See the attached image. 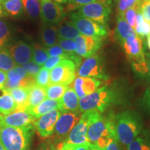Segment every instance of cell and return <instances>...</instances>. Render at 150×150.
Masks as SVG:
<instances>
[{"mask_svg": "<svg viewBox=\"0 0 150 150\" xmlns=\"http://www.w3.org/2000/svg\"><path fill=\"white\" fill-rule=\"evenodd\" d=\"M22 67L25 70L26 72L29 76H33V77H35L38 73L40 70L41 66L38 65L36 63H34L33 61H31L29 63H27V64L24 65Z\"/></svg>", "mask_w": 150, "mask_h": 150, "instance_id": "60d3db41", "label": "cell"}, {"mask_svg": "<svg viewBox=\"0 0 150 150\" xmlns=\"http://www.w3.org/2000/svg\"><path fill=\"white\" fill-rule=\"evenodd\" d=\"M8 93L16 103L17 108L16 111H27L29 103V88L19 87L11 90Z\"/></svg>", "mask_w": 150, "mask_h": 150, "instance_id": "7402d4cb", "label": "cell"}, {"mask_svg": "<svg viewBox=\"0 0 150 150\" xmlns=\"http://www.w3.org/2000/svg\"><path fill=\"white\" fill-rule=\"evenodd\" d=\"M0 150H6L5 149V147L3 146L2 144H1V142H0Z\"/></svg>", "mask_w": 150, "mask_h": 150, "instance_id": "11a10c76", "label": "cell"}, {"mask_svg": "<svg viewBox=\"0 0 150 150\" xmlns=\"http://www.w3.org/2000/svg\"><path fill=\"white\" fill-rule=\"evenodd\" d=\"M36 118L28 111H15L9 115L0 114V126L24 127L32 125Z\"/></svg>", "mask_w": 150, "mask_h": 150, "instance_id": "e0dca14e", "label": "cell"}, {"mask_svg": "<svg viewBox=\"0 0 150 150\" xmlns=\"http://www.w3.org/2000/svg\"><path fill=\"white\" fill-rule=\"evenodd\" d=\"M81 116L80 111L61 112L54 129L56 138L60 141L62 140L65 141L73 127L80 120Z\"/></svg>", "mask_w": 150, "mask_h": 150, "instance_id": "7c38bea8", "label": "cell"}, {"mask_svg": "<svg viewBox=\"0 0 150 150\" xmlns=\"http://www.w3.org/2000/svg\"><path fill=\"white\" fill-rule=\"evenodd\" d=\"M11 38V30L8 22L0 19V49L8 45Z\"/></svg>", "mask_w": 150, "mask_h": 150, "instance_id": "d6a6232c", "label": "cell"}, {"mask_svg": "<svg viewBox=\"0 0 150 150\" xmlns=\"http://www.w3.org/2000/svg\"><path fill=\"white\" fill-rule=\"evenodd\" d=\"M61 114L59 110H54L35 120L33 126L41 138H48L54 134L55 125Z\"/></svg>", "mask_w": 150, "mask_h": 150, "instance_id": "4fadbf2b", "label": "cell"}, {"mask_svg": "<svg viewBox=\"0 0 150 150\" xmlns=\"http://www.w3.org/2000/svg\"><path fill=\"white\" fill-rule=\"evenodd\" d=\"M12 56L15 63L18 66H23L32 61L33 46L23 41L9 45L6 47Z\"/></svg>", "mask_w": 150, "mask_h": 150, "instance_id": "9a60e30c", "label": "cell"}, {"mask_svg": "<svg viewBox=\"0 0 150 150\" xmlns=\"http://www.w3.org/2000/svg\"><path fill=\"white\" fill-rule=\"evenodd\" d=\"M35 83L41 86V87L45 88L47 87L50 84H51V82H50V71L44 67H41L40 70L35 76Z\"/></svg>", "mask_w": 150, "mask_h": 150, "instance_id": "836d02e7", "label": "cell"}, {"mask_svg": "<svg viewBox=\"0 0 150 150\" xmlns=\"http://www.w3.org/2000/svg\"><path fill=\"white\" fill-rule=\"evenodd\" d=\"M33 134V125L24 127L0 126V142L6 150H28Z\"/></svg>", "mask_w": 150, "mask_h": 150, "instance_id": "7a4b0ae2", "label": "cell"}, {"mask_svg": "<svg viewBox=\"0 0 150 150\" xmlns=\"http://www.w3.org/2000/svg\"><path fill=\"white\" fill-rule=\"evenodd\" d=\"M117 16L123 18L124 14L129 8L135 6H140L141 4L138 2V0H117Z\"/></svg>", "mask_w": 150, "mask_h": 150, "instance_id": "e575fe53", "label": "cell"}, {"mask_svg": "<svg viewBox=\"0 0 150 150\" xmlns=\"http://www.w3.org/2000/svg\"><path fill=\"white\" fill-rule=\"evenodd\" d=\"M63 150H91V145L90 143L82 145H64L60 144Z\"/></svg>", "mask_w": 150, "mask_h": 150, "instance_id": "f6af8a7d", "label": "cell"}, {"mask_svg": "<svg viewBox=\"0 0 150 150\" xmlns=\"http://www.w3.org/2000/svg\"><path fill=\"white\" fill-rule=\"evenodd\" d=\"M61 108V102L60 100H53L47 99H45L42 102L38 105L35 107L27 110L31 115L35 118H39L41 116L52 111L54 110H59Z\"/></svg>", "mask_w": 150, "mask_h": 150, "instance_id": "44dd1931", "label": "cell"}, {"mask_svg": "<svg viewBox=\"0 0 150 150\" xmlns=\"http://www.w3.org/2000/svg\"><path fill=\"white\" fill-rule=\"evenodd\" d=\"M76 43V55L82 58H88L97 54L102 45V39L86 36L81 34L75 39Z\"/></svg>", "mask_w": 150, "mask_h": 150, "instance_id": "5bb4252c", "label": "cell"}, {"mask_svg": "<svg viewBox=\"0 0 150 150\" xmlns=\"http://www.w3.org/2000/svg\"></svg>", "mask_w": 150, "mask_h": 150, "instance_id": "91938a15", "label": "cell"}, {"mask_svg": "<svg viewBox=\"0 0 150 150\" xmlns=\"http://www.w3.org/2000/svg\"><path fill=\"white\" fill-rule=\"evenodd\" d=\"M7 80L4 88L7 91L19 87L29 88L35 83V79L29 76L22 66H16L6 72Z\"/></svg>", "mask_w": 150, "mask_h": 150, "instance_id": "30bf717a", "label": "cell"}, {"mask_svg": "<svg viewBox=\"0 0 150 150\" xmlns=\"http://www.w3.org/2000/svg\"><path fill=\"white\" fill-rule=\"evenodd\" d=\"M56 150H63V148L61 147V145H60V144H59V145H58L57 149H56Z\"/></svg>", "mask_w": 150, "mask_h": 150, "instance_id": "9f6ffc18", "label": "cell"}, {"mask_svg": "<svg viewBox=\"0 0 150 150\" xmlns=\"http://www.w3.org/2000/svg\"><path fill=\"white\" fill-rule=\"evenodd\" d=\"M91 150H104V149H102V148H99L96 145H91Z\"/></svg>", "mask_w": 150, "mask_h": 150, "instance_id": "816d5d0a", "label": "cell"}, {"mask_svg": "<svg viewBox=\"0 0 150 150\" xmlns=\"http://www.w3.org/2000/svg\"><path fill=\"white\" fill-rule=\"evenodd\" d=\"M76 70V65L72 60L63 59L50 70V82L52 84L70 85L75 80Z\"/></svg>", "mask_w": 150, "mask_h": 150, "instance_id": "9c48e42d", "label": "cell"}, {"mask_svg": "<svg viewBox=\"0 0 150 150\" xmlns=\"http://www.w3.org/2000/svg\"><path fill=\"white\" fill-rule=\"evenodd\" d=\"M147 43L148 48H149V50H150V35L147 36Z\"/></svg>", "mask_w": 150, "mask_h": 150, "instance_id": "db71d44e", "label": "cell"}, {"mask_svg": "<svg viewBox=\"0 0 150 150\" xmlns=\"http://www.w3.org/2000/svg\"><path fill=\"white\" fill-rule=\"evenodd\" d=\"M38 150H56L54 144H52L50 141H47L40 146Z\"/></svg>", "mask_w": 150, "mask_h": 150, "instance_id": "7dc6e473", "label": "cell"}, {"mask_svg": "<svg viewBox=\"0 0 150 150\" xmlns=\"http://www.w3.org/2000/svg\"><path fill=\"white\" fill-rule=\"evenodd\" d=\"M102 84V81L98 79L78 76L73 82L72 88L81 99L96 91Z\"/></svg>", "mask_w": 150, "mask_h": 150, "instance_id": "ac0fdd59", "label": "cell"}, {"mask_svg": "<svg viewBox=\"0 0 150 150\" xmlns=\"http://www.w3.org/2000/svg\"><path fill=\"white\" fill-rule=\"evenodd\" d=\"M33 46V56L32 61L36 63L40 66L44 65L47 60L49 59L50 56L47 51V49L38 44V43H34L32 45Z\"/></svg>", "mask_w": 150, "mask_h": 150, "instance_id": "4dcf8cb0", "label": "cell"}, {"mask_svg": "<svg viewBox=\"0 0 150 150\" xmlns=\"http://www.w3.org/2000/svg\"><path fill=\"white\" fill-rule=\"evenodd\" d=\"M115 117L113 115L101 116L88 129L87 139L91 145L104 149L108 138L116 134Z\"/></svg>", "mask_w": 150, "mask_h": 150, "instance_id": "277c9868", "label": "cell"}, {"mask_svg": "<svg viewBox=\"0 0 150 150\" xmlns=\"http://www.w3.org/2000/svg\"><path fill=\"white\" fill-rule=\"evenodd\" d=\"M102 116L97 110H88L83 112L80 120L67 136L64 145H82L89 143L87 139V132L89 127Z\"/></svg>", "mask_w": 150, "mask_h": 150, "instance_id": "5b68a950", "label": "cell"}, {"mask_svg": "<svg viewBox=\"0 0 150 150\" xmlns=\"http://www.w3.org/2000/svg\"><path fill=\"white\" fill-rule=\"evenodd\" d=\"M7 80L6 72L0 71V86H4Z\"/></svg>", "mask_w": 150, "mask_h": 150, "instance_id": "681fc988", "label": "cell"}, {"mask_svg": "<svg viewBox=\"0 0 150 150\" xmlns=\"http://www.w3.org/2000/svg\"><path fill=\"white\" fill-rule=\"evenodd\" d=\"M111 0H97L79 9L81 16L106 26L111 12Z\"/></svg>", "mask_w": 150, "mask_h": 150, "instance_id": "52a82bcc", "label": "cell"}, {"mask_svg": "<svg viewBox=\"0 0 150 150\" xmlns=\"http://www.w3.org/2000/svg\"><path fill=\"white\" fill-rule=\"evenodd\" d=\"M138 2H140V4H142V1H143V0H138Z\"/></svg>", "mask_w": 150, "mask_h": 150, "instance_id": "6f0895ef", "label": "cell"}, {"mask_svg": "<svg viewBox=\"0 0 150 150\" xmlns=\"http://www.w3.org/2000/svg\"><path fill=\"white\" fill-rule=\"evenodd\" d=\"M60 102L61 112L79 111V98L72 87L69 86Z\"/></svg>", "mask_w": 150, "mask_h": 150, "instance_id": "d6986e66", "label": "cell"}, {"mask_svg": "<svg viewBox=\"0 0 150 150\" xmlns=\"http://www.w3.org/2000/svg\"><path fill=\"white\" fill-rule=\"evenodd\" d=\"M145 59L147 66V74L146 75L145 78L148 80H150V53H145Z\"/></svg>", "mask_w": 150, "mask_h": 150, "instance_id": "c3c4849f", "label": "cell"}, {"mask_svg": "<svg viewBox=\"0 0 150 150\" xmlns=\"http://www.w3.org/2000/svg\"><path fill=\"white\" fill-rule=\"evenodd\" d=\"M77 74L81 77H93L104 81L109 79L105 70L104 60L99 54L84 60L78 68Z\"/></svg>", "mask_w": 150, "mask_h": 150, "instance_id": "ba28073f", "label": "cell"}, {"mask_svg": "<svg viewBox=\"0 0 150 150\" xmlns=\"http://www.w3.org/2000/svg\"><path fill=\"white\" fill-rule=\"evenodd\" d=\"M69 17L81 35L102 40L108 35V31L106 26L83 17L77 12L72 13Z\"/></svg>", "mask_w": 150, "mask_h": 150, "instance_id": "8992f818", "label": "cell"}, {"mask_svg": "<svg viewBox=\"0 0 150 150\" xmlns=\"http://www.w3.org/2000/svg\"><path fill=\"white\" fill-rule=\"evenodd\" d=\"M122 45L127 59L132 63L141 62L145 60L142 40L136 33L129 36L124 42Z\"/></svg>", "mask_w": 150, "mask_h": 150, "instance_id": "2e32d148", "label": "cell"}, {"mask_svg": "<svg viewBox=\"0 0 150 150\" xmlns=\"http://www.w3.org/2000/svg\"><path fill=\"white\" fill-rule=\"evenodd\" d=\"M17 105L14 99L8 92L0 95V113L3 115H9L16 110Z\"/></svg>", "mask_w": 150, "mask_h": 150, "instance_id": "4316f807", "label": "cell"}, {"mask_svg": "<svg viewBox=\"0 0 150 150\" xmlns=\"http://www.w3.org/2000/svg\"><path fill=\"white\" fill-rule=\"evenodd\" d=\"M65 14L64 8L60 4L52 0H41L40 18L43 24L59 23L64 19Z\"/></svg>", "mask_w": 150, "mask_h": 150, "instance_id": "8fae6325", "label": "cell"}, {"mask_svg": "<svg viewBox=\"0 0 150 150\" xmlns=\"http://www.w3.org/2000/svg\"><path fill=\"white\" fill-rule=\"evenodd\" d=\"M1 3L6 16L20 18L23 14L24 6L22 0H7Z\"/></svg>", "mask_w": 150, "mask_h": 150, "instance_id": "484cf974", "label": "cell"}, {"mask_svg": "<svg viewBox=\"0 0 150 150\" xmlns=\"http://www.w3.org/2000/svg\"><path fill=\"white\" fill-rule=\"evenodd\" d=\"M68 88V86L62 84H50L45 88L47 98L53 100H60Z\"/></svg>", "mask_w": 150, "mask_h": 150, "instance_id": "f546056e", "label": "cell"}, {"mask_svg": "<svg viewBox=\"0 0 150 150\" xmlns=\"http://www.w3.org/2000/svg\"><path fill=\"white\" fill-rule=\"evenodd\" d=\"M134 30L140 38H144L150 35V22L144 19L140 10L137 13L136 24Z\"/></svg>", "mask_w": 150, "mask_h": 150, "instance_id": "f1b7e54d", "label": "cell"}, {"mask_svg": "<svg viewBox=\"0 0 150 150\" xmlns=\"http://www.w3.org/2000/svg\"><path fill=\"white\" fill-rule=\"evenodd\" d=\"M41 42L46 49L55 45L58 43L57 27L54 24H43L40 30Z\"/></svg>", "mask_w": 150, "mask_h": 150, "instance_id": "ffe728a7", "label": "cell"}, {"mask_svg": "<svg viewBox=\"0 0 150 150\" xmlns=\"http://www.w3.org/2000/svg\"><path fill=\"white\" fill-rule=\"evenodd\" d=\"M116 136L119 142L128 145L136 139L142 129L139 115L131 110H125L115 117Z\"/></svg>", "mask_w": 150, "mask_h": 150, "instance_id": "6da1fadb", "label": "cell"}, {"mask_svg": "<svg viewBox=\"0 0 150 150\" xmlns=\"http://www.w3.org/2000/svg\"><path fill=\"white\" fill-rule=\"evenodd\" d=\"M70 59V56H56V57H49V59L47 60L45 63L44 64V67L47 69L49 70H52L54 67H55L60 62L63 61V59Z\"/></svg>", "mask_w": 150, "mask_h": 150, "instance_id": "ab89813d", "label": "cell"}, {"mask_svg": "<svg viewBox=\"0 0 150 150\" xmlns=\"http://www.w3.org/2000/svg\"><path fill=\"white\" fill-rule=\"evenodd\" d=\"M46 99L47 95L45 88L41 87L37 84L31 86V88H29V103H28L27 110L37 106Z\"/></svg>", "mask_w": 150, "mask_h": 150, "instance_id": "d4e9b609", "label": "cell"}, {"mask_svg": "<svg viewBox=\"0 0 150 150\" xmlns=\"http://www.w3.org/2000/svg\"><path fill=\"white\" fill-rule=\"evenodd\" d=\"M47 53L49 56H50V57H56V56H68L66 52L62 49L61 47L59 44H56L55 45L47 48Z\"/></svg>", "mask_w": 150, "mask_h": 150, "instance_id": "b9f144b4", "label": "cell"}, {"mask_svg": "<svg viewBox=\"0 0 150 150\" xmlns=\"http://www.w3.org/2000/svg\"><path fill=\"white\" fill-rule=\"evenodd\" d=\"M24 11L31 19L35 20L40 16V0H22Z\"/></svg>", "mask_w": 150, "mask_h": 150, "instance_id": "83f0119b", "label": "cell"}, {"mask_svg": "<svg viewBox=\"0 0 150 150\" xmlns=\"http://www.w3.org/2000/svg\"><path fill=\"white\" fill-rule=\"evenodd\" d=\"M97 0H68L66 9H65V12H70V11L79 9L84 6L89 4L93 2H95Z\"/></svg>", "mask_w": 150, "mask_h": 150, "instance_id": "74e56055", "label": "cell"}, {"mask_svg": "<svg viewBox=\"0 0 150 150\" xmlns=\"http://www.w3.org/2000/svg\"><path fill=\"white\" fill-rule=\"evenodd\" d=\"M134 33H136L135 30L127 23L126 20L122 17L117 16L115 28V37L117 40L121 44H123L129 36Z\"/></svg>", "mask_w": 150, "mask_h": 150, "instance_id": "603a6c76", "label": "cell"}, {"mask_svg": "<svg viewBox=\"0 0 150 150\" xmlns=\"http://www.w3.org/2000/svg\"><path fill=\"white\" fill-rule=\"evenodd\" d=\"M6 16V14L5 13L4 11L3 6H2V3L0 1V19L1 18H4V17Z\"/></svg>", "mask_w": 150, "mask_h": 150, "instance_id": "f907efd6", "label": "cell"}, {"mask_svg": "<svg viewBox=\"0 0 150 150\" xmlns=\"http://www.w3.org/2000/svg\"><path fill=\"white\" fill-rule=\"evenodd\" d=\"M142 106L144 110L150 114V86L142 97Z\"/></svg>", "mask_w": 150, "mask_h": 150, "instance_id": "bcb514c9", "label": "cell"}, {"mask_svg": "<svg viewBox=\"0 0 150 150\" xmlns=\"http://www.w3.org/2000/svg\"><path fill=\"white\" fill-rule=\"evenodd\" d=\"M7 1V0H0V1H1V2H4V1Z\"/></svg>", "mask_w": 150, "mask_h": 150, "instance_id": "680465c9", "label": "cell"}, {"mask_svg": "<svg viewBox=\"0 0 150 150\" xmlns=\"http://www.w3.org/2000/svg\"><path fill=\"white\" fill-rule=\"evenodd\" d=\"M140 12L146 21L150 22V0H143L140 6Z\"/></svg>", "mask_w": 150, "mask_h": 150, "instance_id": "ee69618b", "label": "cell"}, {"mask_svg": "<svg viewBox=\"0 0 150 150\" xmlns=\"http://www.w3.org/2000/svg\"><path fill=\"white\" fill-rule=\"evenodd\" d=\"M127 150H150V146L146 142L145 139L137 137L127 145Z\"/></svg>", "mask_w": 150, "mask_h": 150, "instance_id": "f35d334b", "label": "cell"}, {"mask_svg": "<svg viewBox=\"0 0 150 150\" xmlns=\"http://www.w3.org/2000/svg\"><path fill=\"white\" fill-rule=\"evenodd\" d=\"M140 10V6H135L134 7L129 8L124 14L123 18L126 20L127 23L131 26L133 29H135L136 24V16L138 11Z\"/></svg>", "mask_w": 150, "mask_h": 150, "instance_id": "8d00e7d4", "label": "cell"}, {"mask_svg": "<svg viewBox=\"0 0 150 150\" xmlns=\"http://www.w3.org/2000/svg\"><path fill=\"white\" fill-rule=\"evenodd\" d=\"M53 1L58 4H64V3H66L68 0H53Z\"/></svg>", "mask_w": 150, "mask_h": 150, "instance_id": "f5cc1de1", "label": "cell"}, {"mask_svg": "<svg viewBox=\"0 0 150 150\" xmlns=\"http://www.w3.org/2000/svg\"><path fill=\"white\" fill-rule=\"evenodd\" d=\"M61 47L68 56L75 55L76 50V43L74 40H67V39H59L58 43Z\"/></svg>", "mask_w": 150, "mask_h": 150, "instance_id": "d590c367", "label": "cell"}, {"mask_svg": "<svg viewBox=\"0 0 150 150\" xmlns=\"http://www.w3.org/2000/svg\"><path fill=\"white\" fill-rule=\"evenodd\" d=\"M58 37L59 39L75 40L79 36L81 33L73 22L71 21H63L57 27Z\"/></svg>", "mask_w": 150, "mask_h": 150, "instance_id": "cb8c5ba5", "label": "cell"}, {"mask_svg": "<svg viewBox=\"0 0 150 150\" xmlns=\"http://www.w3.org/2000/svg\"><path fill=\"white\" fill-rule=\"evenodd\" d=\"M117 98V93L115 90L109 85H105L94 93L79 99V111L97 110L102 113L115 102Z\"/></svg>", "mask_w": 150, "mask_h": 150, "instance_id": "3957f363", "label": "cell"}, {"mask_svg": "<svg viewBox=\"0 0 150 150\" xmlns=\"http://www.w3.org/2000/svg\"><path fill=\"white\" fill-rule=\"evenodd\" d=\"M18 65L6 48L0 49V71L8 72Z\"/></svg>", "mask_w": 150, "mask_h": 150, "instance_id": "1f68e13d", "label": "cell"}, {"mask_svg": "<svg viewBox=\"0 0 150 150\" xmlns=\"http://www.w3.org/2000/svg\"><path fill=\"white\" fill-rule=\"evenodd\" d=\"M104 150H120L119 145V141H118L116 134H112L111 136L108 138L107 143Z\"/></svg>", "mask_w": 150, "mask_h": 150, "instance_id": "7bdbcfd3", "label": "cell"}]
</instances>
